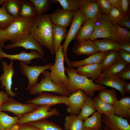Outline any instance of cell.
I'll return each instance as SVG.
<instances>
[{"label":"cell","mask_w":130,"mask_h":130,"mask_svg":"<svg viewBox=\"0 0 130 130\" xmlns=\"http://www.w3.org/2000/svg\"><path fill=\"white\" fill-rule=\"evenodd\" d=\"M53 25L48 14L38 15L33 19L30 33L42 46L46 47L54 55L55 53L52 44Z\"/></svg>","instance_id":"1"},{"label":"cell","mask_w":130,"mask_h":130,"mask_svg":"<svg viewBox=\"0 0 130 130\" xmlns=\"http://www.w3.org/2000/svg\"><path fill=\"white\" fill-rule=\"evenodd\" d=\"M65 68L69 80L65 88L71 94L81 89L87 96L92 97L94 96L95 91L106 88L105 86L96 84L92 79L78 74L73 67L67 66Z\"/></svg>","instance_id":"2"},{"label":"cell","mask_w":130,"mask_h":130,"mask_svg":"<svg viewBox=\"0 0 130 130\" xmlns=\"http://www.w3.org/2000/svg\"><path fill=\"white\" fill-rule=\"evenodd\" d=\"M33 20V19L20 16L15 18L4 31L8 40L13 43L30 33Z\"/></svg>","instance_id":"3"},{"label":"cell","mask_w":130,"mask_h":130,"mask_svg":"<svg viewBox=\"0 0 130 130\" xmlns=\"http://www.w3.org/2000/svg\"><path fill=\"white\" fill-rule=\"evenodd\" d=\"M44 76L41 78L39 82L37 83L29 90L32 95L39 94L44 91L51 92L57 93L60 95L67 96L71 94L65 87L55 84L52 80L50 72L47 70L41 74Z\"/></svg>","instance_id":"4"},{"label":"cell","mask_w":130,"mask_h":130,"mask_svg":"<svg viewBox=\"0 0 130 130\" xmlns=\"http://www.w3.org/2000/svg\"><path fill=\"white\" fill-rule=\"evenodd\" d=\"M63 49V46L61 45L55 53V62L50 69L51 71L50 75L52 80L54 83L65 88L69 80L65 73Z\"/></svg>","instance_id":"5"},{"label":"cell","mask_w":130,"mask_h":130,"mask_svg":"<svg viewBox=\"0 0 130 130\" xmlns=\"http://www.w3.org/2000/svg\"><path fill=\"white\" fill-rule=\"evenodd\" d=\"M51 106L39 105L32 111L27 113L19 119L17 124L20 125L46 119L53 115L59 116V112L56 108L51 110Z\"/></svg>","instance_id":"6"},{"label":"cell","mask_w":130,"mask_h":130,"mask_svg":"<svg viewBox=\"0 0 130 130\" xmlns=\"http://www.w3.org/2000/svg\"><path fill=\"white\" fill-rule=\"evenodd\" d=\"M86 19L83 14L78 10L74 12L72 22L71 26L67 34L64 44L63 45V52L64 55V61L68 66L72 67L71 62L68 58L67 50L70 42L74 39L75 36L84 21Z\"/></svg>","instance_id":"7"},{"label":"cell","mask_w":130,"mask_h":130,"mask_svg":"<svg viewBox=\"0 0 130 130\" xmlns=\"http://www.w3.org/2000/svg\"><path fill=\"white\" fill-rule=\"evenodd\" d=\"M38 106L31 103L23 104L11 97L3 103L1 111L11 112L19 119L36 109Z\"/></svg>","instance_id":"8"},{"label":"cell","mask_w":130,"mask_h":130,"mask_svg":"<svg viewBox=\"0 0 130 130\" xmlns=\"http://www.w3.org/2000/svg\"><path fill=\"white\" fill-rule=\"evenodd\" d=\"M53 63L46 64L44 66L33 65L29 66L20 61V64L22 73L27 78L29 81L27 90H29L37 83L38 77L45 70L50 69Z\"/></svg>","instance_id":"9"},{"label":"cell","mask_w":130,"mask_h":130,"mask_svg":"<svg viewBox=\"0 0 130 130\" xmlns=\"http://www.w3.org/2000/svg\"><path fill=\"white\" fill-rule=\"evenodd\" d=\"M94 23V30L90 39L110 38L113 24L108 15L102 14Z\"/></svg>","instance_id":"10"},{"label":"cell","mask_w":130,"mask_h":130,"mask_svg":"<svg viewBox=\"0 0 130 130\" xmlns=\"http://www.w3.org/2000/svg\"><path fill=\"white\" fill-rule=\"evenodd\" d=\"M25 103H31L38 105L51 106L59 104H64L67 107L69 104L68 97L58 96L53 94L41 93L36 98L29 100Z\"/></svg>","instance_id":"11"},{"label":"cell","mask_w":130,"mask_h":130,"mask_svg":"<svg viewBox=\"0 0 130 130\" xmlns=\"http://www.w3.org/2000/svg\"><path fill=\"white\" fill-rule=\"evenodd\" d=\"M93 82L98 84L114 88L120 93L122 98L125 97L124 88L127 82L120 79L116 75L102 73L99 78Z\"/></svg>","instance_id":"12"},{"label":"cell","mask_w":130,"mask_h":130,"mask_svg":"<svg viewBox=\"0 0 130 130\" xmlns=\"http://www.w3.org/2000/svg\"><path fill=\"white\" fill-rule=\"evenodd\" d=\"M79 10L83 14L86 20L94 22L102 14L99 6L96 0H79Z\"/></svg>","instance_id":"13"},{"label":"cell","mask_w":130,"mask_h":130,"mask_svg":"<svg viewBox=\"0 0 130 130\" xmlns=\"http://www.w3.org/2000/svg\"><path fill=\"white\" fill-rule=\"evenodd\" d=\"M42 46L30 33L14 43L4 46L3 47L6 49H10L17 47H22L26 50H36L43 56L45 53Z\"/></svg>","instance_id":"14"},{"label":"cell","mask_w":130,"mask_h":130,"mask_svg":"<svg viewBox=\"0 0 130 130\" xmlns=\"http://www.w3.org/2000/svg\"><path fill=\"white\" fill-rule=\"evenodd\" d=\"M2 62L3 73L0 77L1 87L3 88L4 87L6 92L11 97L15 96L16 94L13 92L11 89L13 78L15 73L13 61H11L9 65L4 61L2 60Z\"/></svg>","instance_id":"15"},{"label":"cell","mask_w":130,"mask_h":130,"mask_svg":"<svg viewBox=\"0 0 130 130\" xmlns=\"http://www.w3.org/2000/svg\"><path fill=\"white\" fill-rule=\"evenodd\" d=\"M3 46L0 45V59L3 58H6L12 61L15 60H18L26 64L30 63L32 59L36 58H41L45 61L43 56L36 50H32L29 52L21 51L20 53L18 54H8L2 51V48Z\"/></svg>","instance_id":"16"},{"label":"cell","mask_w":130,"mask_h":130,"mask_svg":"<svg viewBox=\"0 0 130 130\" xmlns=\"http://www.w3.org/2000/svg\"><path fill=\"white\" fill-rule=\"evenodd\" d=\"M87 97L83 91L81 89L71 94L68 97L69 104L67 109V112L70 114L78 115Z\"/></svg>","instance_id":"17"},{"label":"cell","mask_w":130,"mask_h":130,"mask_svg":"<svg viewBox=\"0 0 130 130\" xmlns=\"http://www.w3.org/2000/svg\"><path fill=\"white\" fill-rule=\"evenodd\" d=\"M102 122L109 130H130L127 119L118 117L114 114L110 116L103 114Z\"/></svg>","instance_id":"18"},{"label":"cell","mask_w":130,"mask_h":130,"mask_svg":"<svg viewBox=\"0 0 130 130\" xmlns=\"http://www.w3.org/2000/svg\"><path fill=\"white\" fill-rule=\"evenodd\" d=\"M74 12L59 8L48 15L53 24L66 28L72 22Z\"/></svg>","instance_id":"19"},{"label":"cell","mask_w":130,"mask_h":130,"mask_svg":"<svg viewBox=\"0 0 130 130\" xmlns=\"http://www.w3.org/2000/svg\"><path fill=\"white\" fill-rule=\"evenodd\" d=\"M73 52L78 55H91L98 52V48L92 40L76 41L73 45Z\"/></svg>","instance_id":"20"},{"label":"cell","mask_w":130,"mask_h":130,"mask_svg":"<svg viewBox=\"0 0 130 130\" xmlns=\"http://www.w3.org/2000/svg\"><path fill=\"white\" fill-rule=\"evenodd\" d=\"M78 73L87 78H91L93 81L99 78L103 72L101 63L86 65L77 67Z\"/></svg>","instance_id":"21"},{"label":"cell","mask_w":130,"mask_h":130,"mask_svg":"<svg viewBox=\"0 0 130 130\" xmlns=\"http://www.w3.org/2000/svg\"><path fill=\"white\" fill-rule=\"evenodd\" d=\"M114 114L125 119L130 117V97L122 98L118 100L113 104Z\"/></svg>","instance_id":"22"},{"label":"cell","mask_w":130,"mask_h":130,"mask_svg":"<svg viewBox=\"0 0 130 130\" xmlns=\"http://www.w3.org/2000/svg\"><path fill=\"white\" fill-rule=\"evenodd\" d=\"M75 37L76 41L90 39L94 29V22L90 19H87L83 22Z\"/></svg>","instance_id":"23"},{"label":"cell","mask_w":130,"mask_h":130,"mask_svg":"<svg viewBox=\"0 0 130 130\" xmlns=\"http://www.w3.org/2000/svg\"><path fill=\"white\" fill-rule=\"evenodd\" d=\"M110 39L119 43L130 41V31L117 24L113 25Z\"/></svg>","instance_id":"24"},{"label":"cell","mask_w":130,"mask_h":130,"mask_svg":"<svg viewBox=\"0 0 130 130\" xmlns=\"http://www.w3.org/2000/svg\"><path fill=\"white\" fill-rule=\"evenodd\" d=\"M67 32L66 28L53 24L52 44L53 50L55 53L61 45L62 40L65 38Z\"/></svg>","instance_id":"25"},{"label":"cell","mask_w":130,"mask_h":130,"mask_svg":"<svg viewBox=\"0 0 130 130\" xmlns=\"http://www.w3.org/2000/svg\"><path fill=\"white\" fill-rule=\"evenodd\" d=\"M97 46L98 51L105 52L110 50L118 51L121 50L120 44L109 38L92 40Z\"/></svg>","instance_id":"26"},{"label":"cell","mask_w":130,"mask_h":130,"mask_svg":"<svg viewBox=\"0 0 130 130\" xmlns=\"http://www.w3.org/2000/svg\"><path fill=\"white\" fill-rule=\"evenodd\" d=\"M92 99L95 110L99 113L108 116L114 114L115 109L113 105L104 101L98 96H94Z\"/></svg>","instance_id":"27"},{"label":"cell","mask_w":130,"mask_h":130,"mask_svg":"<svg viewBox=\"0 0 130 130\" xmlns=\"http://www.w3.org/2000/svg\"><path fill=\"white\" fill-rule=\"evenodd\" d=\"M105 52H98L91 55L84 59L71 62L72 67H78L86 65L100 63L101 62Z\"/></svg>","instance_id":"28"},{"label":"cell","mask_w":130,"mask_h":130,"mask_svg":"<svg viewBox=\"0 0 130 130\" xmlns=\"http://www.w3.org/2000/svg\"><path fill=\"white\" fill-rule=\"evenodd\" d=\"M64 126L66 130H83L84 122L77 115L70 114L66 116Z\"/></svg>","instance_id":"29"},{"label":"cell","mask_w":130,"mask_h":130,"mask_svg":"<svg viewBox=\"0 0 130 130\" xmlns=\"http://www.w3.org/2000/svg\"><path fill=\"white\" fill-rule=\"evenodd\" d=\"M19 119L17 116L12 117L3 111L0 112V130H9L17 124Z\"/></svg>","instance_id":"30"},{"label":"cell","mask_w":130,"mask_h":130,"mask_svg":"<svg viewBox=\"0 0 130 130\" xmlns=\"http://www.w3.org/2000/svg\"><path fill=\"white\" fill-rule=\"evenodd\" d=\"M93 101L91 97L87 96L82 107L79 117L83 121L95 112Z\"/></svg>","instance_id":"31"},{"label":"cell","mask_w":130,"mask_h":130,"mask_svg":"<svg viewBox=\"0 0 130 130\" xmlns=\"http://www.w3.org/2000/svg\"><path fill=\"white\" fill-rule=\"evenodd\" d=\"M102 116L97 112H95L91 117H88L84 122V127L100 130L102 128Z\"/></svg>","instance_id":"32"},{"label":"cell","mask_w":130,"mask_h":130,"mask_svg":"<svg viewBox=\"0 0 130 130\" xmlns=\"http://www.w3.org/2000/svg\"><path fill=\"white\" fill-rule=\"evenodd\" d=\"M37 15L34 5L30 0H22L20 16L33 19Z\"/></svg>","instance_id":"33"},{"label":"cell","mask_w":130,"mask_h":130,"mask_svg":"<svg viewBox=\"0 0 130 130\" xmlns=\"http://www.w3.org/2000/svg\"><path fill=\"white\" fill-rule=\"evenodd\" d=\"M118 59V51L110 50L106 52L101 63L103 72L116 62Z\"/></svg>","instance_id":"34"},{"label":"cell","mask_w":130,"mask_h":130,"mask_svg":"<svg viewBox=\"0 0 130 130\" xmlns=\"http://www.w3.org/2000/svg\"><path fill=\"white\" fill-rule=\"evenodd\" d=\"M22 0H7L5 8L7 12L14 18L20 16Z\"/></svg>","instance_id":"35"},{"label":"cell","mask_w":130,"mask_h":130,"mask_svg":"<svg viewBox=\"0 0 130 130\" xmlns=\"http://www.w3.org/2000/svg\"><path fill=\"white\" fill-rule=\"evenodd\" d=\"M6 2L0 8V30L4 31L7 28L15 19L6 11L5 8Z\"/></svg>","instance_id":"36"},{"label":"cell","mask_w":130,"mask_h":130,"mask_svg":"<svg viewBox=\"0 0 130 130\" xmlns=\"http://www.w3.org/2000/svg\"><path fill=\"white\" fill-rule=\"evenodd\" d=\"M98 96L104 101L111 105H113L118 100L116 92L114 89H105L100 91Z\"/></svg>","instance_id":"37"},{"label":"cell","mask_w":130,"mask_h":130,"mask_svg":"<svg viewBox=\"0 0 130 130\" xmlns=\"http://www.w3.org/2000/svg\"><path fill=\"white\" fill-rule=\"evenodd\" d=\"M130 65L122 59H119L116 62L104 71L102 73L117 75Z\"/></svg>","instance_id":"38"},{"label":"cell","mask_w":130,"mask_h":130,"mask_svg":"<svg viewBox=\"0 0 130 130\" xmlns=\"http://www.w3.org/2000/svg\"><path fill=\"white\" fill-rule=\"evenodd\" d=\"M26 124L36 127L41 130H63L55 124L46 119Z\"/></svg>","instance_id":"39"},{"label":"cell","mask_w":130,"mask_h":130,"mask_svg":"<svg viewBox=\"0 0 130 130\" xmlns=\"http://www.w3.org/2000/svg\"><path fill=\"white\" fill-rule=\"evenodd\" d=\"M33 4L37 15L44 14L51 7L52 0H30Z\"/></svg>","instance_id":"40"},{"label":"cell","mask_w":130,"mask_h":130,"mask_svg":"<svg viewBox=\"0 0 130 130\" xmlns=\"http://www.w3.org/2000/svg\"><path fill=\"white\" fill-rule=\"evenodd\" d=\"M58 2L62 6L63 8L65 10L73 12L78 10V3L79 0H55Z\"/></svg>","instance_id":"41"},{"label":"cell","mask_w":130,"mask_h":130,"mask_svg":"<svg viewBox=\"0 0 130 130\" xmlns=\"http://www.w3.org/2000/svg\"><path fill=\"white\" fill-rule=\"evenodd\" d=\"M126 15L121 8L112 7L108 15L113 25L117 24L118 21Z\"/></svg>","instance_id":"42"},{"label":"cell","mask_w":130,"mask_h":130,"mask_svg":"<svg viewBox=\"0 0 130 130\" xmlns=\"http://www.w3.org/2000/svg\"><path fill=\"white\" fill-rule=\"evenodd\" d=\"M96 0L99 5L102 14L108 15L112 8L109 0Z\"/></svg>","instance_id":"43"},{"label":"cell","mask_w":130,"mask_h":130,"mask_svg":"<svg viewBox=\"0 0 130 130\" xmlns=\"http://www.w3.org/2000/svg\"><path fill=\"white\" fill-rule=\"evenodd\" d=\"M117 24L127 29H130V18L126 15L121 18L118 21Z\"/></svg>","instance_id":"44"},{"label":"cell","mask_w":130,"mask_h":130,"mask_svg":"<svg viewBox=\"0 0 130 130\" xmlns=\"http://www.w3.org/2000/svg\"><path fill=\"white\" fill-rule=\"evenodd\" d=\"M118 52L119 59H121L130 65V52L122 50H119Z\"/></svg>","instance_id":"45"},{"label":"cell","mask_w":130,"mask_h":130,"mask_svg":"<svg viewBox=\"0 0 130 130\" xmlns=\"http://www.w3.org/2000/svg\"><path fill=\"white\" fill-rule=\"evenodd\" d=\"M116 75L124 81L130 80V65Z\"/></svg>","instance_id":"46"},{"label":"cell","mask_w":130,"mask_h":130,"mask_svg":"<svg viewBox=\"0 0 130 130\" xmlns=\"http://www.w3.org/2000/svg\"><path fill=\"white\" fill-rule=\"evenodd\" d=\"M130 0H121L122 9L126 15H127Z\"/></svg>","instance_id":"47"},{"label":"cell","mask_w":130,"mask_h":130,"mask_svg":"<svg viewBox=\"0 0 130 130\" xmlns=\"http://www.w3.org/2000/svg\"><path fill=\"white\" fill-rule=\"evenodd\" d=\"M9 98V95L4 91H0V112L2 105L3 103L7 100Z\"/></svg>","instance_id":"48"},{"label":"cell","mask_w":130,"mask_h":130,"mask_svg":"<svg viewBox=\"0 0 130 130\" xmlns=\"http://www.w3.org/2000/svg\"><path fill=\"white\" fill-rule=\"evenodd\" d=\"M19 125V130H41L36 127L26 124Z\"/></svg>","instance_id":"49"},{"label":"cell","mask_w":130,"mask_h":130,"mask_svg":"<svg viewBox=\"0 0 130 130\" xmlns=\"http://www.w3.org/2000/svg\"><path fill=\"white\" fill-rule=\"evenodd\" d=\"M8 40L4 31L0 30V44L4 46V43Z\"/></svg>","instance_id":"50"},{"label":"cell","mask_w":130,"mask_h":130,"mask_svg":"<svg viewBox=\"0 0 130 130\" xmlns=\"http://www.w3.org/2000/svg\"><path fill=\"white\" fill-rule=\"evenodd\" d=\"M121 50L130 52V42L128 41L120 44Z\"/></svg>","instance_id":"51"},{"label":"cell","mask_w":130,"mask_h":130,"mask_svg":"<svg viewBox=\"0 0 130 130\" xmlns=\"http://www.w3.org/2000/svg\"><path fill=\"white\" fill-rule=\"evenodd\" d=\"M113 7L121 8V0H108Z\"/></svg>","instance_id":"52"},{"label":"cell","mask_w":130,"mask_h":130,"mask_svg":"<svg viewBox=\"0 0 130 130\" xmlns=\"http://www.w3.org/2000/svg\"><path fill=\"white\" fill-rule=\"evenodd\" d=\"M124 91L125 93L128 94H130V83H126L125 84L124 88Z\"/></svg>","instance_id":"53"},{"label":"cell","mask_w":130,"mask_h":130,"mask_svg":"<svg viewBox=\"0 0 130 130\" xmlns=\"http://www.w3.org/2000/svg\"><path fill=\"white\" fill-rule=\"evenodd\" d=\"M19 125L16 124L13 126L11 129L9 130H19Z\"/></svg>","instance_id":"54"},{"label":"cell","mask_w":130,"mask_h":130,"mask_svg":"<svg viewBox=\"0 0 130 130\" xmlns=\"http://www.w3.org/2000/svg\"><path fill=\"white\" fill-rule=\"evenodd\" d=\"M7 0H0V6L2 4H3Z\"/></svg>","instance_id":"55"},{"label":"cell","mask_w":130,"mask_h":130,"mask_svg":"<svg viewBox=\"0 0 130 130\" xmlns=\"http://www.w3.org/2000/svg\"><path fill=\"white\" fill-rule=\"evenodd\" d=\"M83 130H97L96 129L84 127Z\"/></svg>","instance_id":"56"},{"label":"cell","mask_w":130,"mask_h":130,"mask_svg":"<svg viewBox=\"0 0 130 130\" xmlns=\"http://www.w3.org/2000/svg\"><path fill=\"white\" fill-rule=\"evenodd\" d=\"M100 130H109L105 126L103 128H102Z\"/></svg>","instance_id":"57"}]
</instances>
